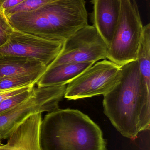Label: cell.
I'll return each instance as SVG.
<instances>
[{"instance_id":"cell-1","label":"cell","mask_w":150,"mask_h":150,"mask_svg":"<svg viewBox=\"0 0 150 150\" xmlns=\"http://www.w3.org/2000/svg\"><path fill=\"white\" fill-rule=\"evenodd\" d=\"M121 76L104 95V112L122 135L131 139L150 129V93L146 90L137 61L121 67Z\"/></svg>"},{"instance_id":"cell-2","label":"cell","mask_w":150,"mask_h":150,"mask_svg":"<svg viewBox=\"0 0 150 150\" xmlns=\"http://www.w3.org/2000/svg\"><path fill=\"white\" fill-rule=\"evenodd\" d=\"M85 0H55L38 9L6 17L16 30L64 41L88 25Z\"/></svg>"},{"instance_id":"cell-3","label":"cell","mask_w":150,"mask_h":150,"mask_svg":"<svg viewBox=\"0 0 150 150\" xmlns=\"http://www.w3.org/2000/svg\"><path fill=\"white\" fill-rule=\"evenodd\" d=\"M42 150H107L100 128L77 109H58L48 113L40 131Z\"/></svg>"},{"instance_id":"cell-4","label":"cell","mask_w":150,"mask_h":150,"mask_svg":"<svg viewBox=\"0 0 150 150\" xmlns=\"http://www.w3.org/2000/svg\"><path fill=\"white\" fill-rule=\"evenodd\" d=\"M144 26L136 0H121L119 19L107 59L120 67L136 60Z\"/></svg>"},{"instance_id":"cell-5","label":"cell","mask_w":150,"mask_h":150,"mask_svg":"<svg viewBox=\"0 0 150 150\" xmlns=\"http://www.w3.org/2000/svg\"><path fill=\"white\" fill-rule=\"evenodd\" d=\"M66 85L34 87V93L12 109L0 115V142L9 137L16 128L34 113L50 112L59 108Z\"/></svg>"},{"instance_id":"cell-6","label":"cell","mask_w":150,"mask_h":150,"mask_svg":"<svg viewBox=\"0 0 150 150\" xmlns=\"http://www.w3.org/2000/svg\"><path fill=\"white\" fill-rule=\"evenodd\" d=\"M121 76L120 67L107 60L97 62L68 84L64 98L76 100L104 95L116 85Z\"/></svg>"},{"instance_id":"cell-7","label":"cell","mask_w":150,"mask_h":150,"mask_svg":"<svg viewBox=\"0 0 150 150\" xmlns=\"http://www.w3.org/2000/svg\"><path fill=\"white\" fill-rule=\"evenodd\" d=\"M108 50L96 28L88 25L64 41L60 54L47 68L64 63H96L107 59Z\"/></svg>"},{"instance_id":"cell-8","label":"cell","mask_w":150,"mask_h":150,"mask_svg":"<svg viewBox=\"0 0 150 150\" xmlns=\"http://www.w3.org/2000/svg\"><path fill=\"white\" fill-rule=\"evenodd\" d=\"M63 43L14 30L7 42L0 47V54L34 59L47 67L60 54Z\"/></svg>"},{"instance_id":"cell-9","label":"cell","mask_w":150,"mask_h":150,"mask_svg":"<svg viewBox=\"0 0 150 150\" xmlns=\"http://www.w3.org/2000/svg\"><path fill=\"white\" fill-rule=\"evenodd\" d=\"M91 21L109 48L119 19L121 0H91Z\"/></svg>"},{"instance_id":"cell-10","label":"cell","mask_w":150,"mask_h":150,"mask_svg":"<svg viewBox=\"0 0 150 150\" xmlns=\"http://www.w3.org/2000/svg\"><path fill=\"white\" fill-rule=\"evenodd\" d=\"M41 113H34L26 117L14 130L0 150H42L40 143Z\"/></svg>"},{"instance_id":"cell-11","label":"cell","mask_w":150,"mask_h":150,"mask_svg":"<svg viewBox=\"0 0 150 150\" xmlns=\"http://www.w3.org/2000/svg\"><path fill=\"white\" fill-rule=\"evenodd\" d=\"M94 63L93 62L64 63L47 68L36 85L39 87L67 85Z\"/></svg>"},{"instance_id":"cell-12","label":"cell","mask_w":150,"mask_h":150,"mask_svg":"<svg viewBox=\"0 0 150 150\" xmlns=\"http://www.w3.org/2000/svg\"><path fill=\"white\" fill-rule=\"evenodd\" d=\"M46 69L43 63L34 59L0 54V78L42 74Z\"/></svg>"},{"instance_id":"cell-13","label":"cell","mask_w":150,"mask_h":150,"mask_svg":"<svg viewBox=\"0 0 150 150\" xmlns=\"http://www.w3.org/2000/svg\"><path fill=\"white\" fill-rule=\"evenodd\" d=\"M42 74L19 75L0 78V90L35 85Z\"/></svg>"},{"instance_id":"cell-14","label":"cell","mask_w":150,"mask_h":150,"mask_svg":"<svg viewBox=\"0 0 150 150\" xmlns=\"http://www.w3.org/2000/svg\"><path fill=\"white\" fill-rule=\"evenodd\" d=\"M34 93V86L30 89L9 97L0 102V115L18 105L28 99Z\"/></svg>"},{"instance_id":"cell-15","label":"cell","mask_w":150,"mask_h":150,"mask_svg":"<svg viewBox=\"0 0 150 150\" xmlns=\"http://www.w3.org/2000/svg\"><path fill=\"white\" fill-rule=\"evenodd\" d=\"M55 0H25L18 5L4 11L6 17L15 13L33 11Z\"/></svg>"},{"instance_id":"cell-16","label":"cell","mask_w":150,"mask_h":150,"mask_svg":"<svg viewBox=\"0 0 150 150\" xmlns=\"http://www.w3.org/2000/svg\"><path fill=\"white\" fill-rule=\"evenodd\" d=\"M13 30L14 29L9 23L3 11L0 9V47L7 42Z\"/></svg>"},{"instance_id":"cell-17","label":"cell","mask_w":150,"mask_h":150,"mask_svg":"<svg viewBox=\"0 0 150 150\" xmlns=\"http://www.w3.org/2000/svg\"><path fill=\"white\" fill-rule=\"evenodd\" d=\"M34 86V85L26 86L12 89L0 90V102L7 98L26 91Z\"/></svg>"},{"instance_id":"cell-18","label":"cell","mask_w":150,"mask_h":150,"mask_svg":"<svg viewBox=\"0 0 150 150\" xmlns=\"http://www.w3.org/2000/svg\"><path fill=\"white\" fill-rule=\"evenodd\" d=\"M24 1L25 0H0V9L4 12L17 6Z\"/></svg>"},{"instance_id":"cell-19","label":"cell","mask_w":150,"mask_h":150,"mask_svg":"<svg viewBox=\"0 0 150 150\" xmlns=\"http://www.w3.org/2000/svg\"><path fill=\"white\" fill-rule=\"evenodd\" d=\"M2 144L1 142H0V145Z\"/></svg>"}]
</instances>
